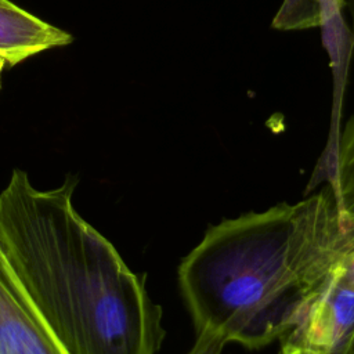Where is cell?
Listing matches in <instances>:
<instances>
[{"mask_svg":"<svg viewBox=\"0 0 354 354\" xmlns=\"http://www.w3.org/2000/svg\"><path fill=\"white\" fill-rule=\"evenodd\" d=\"M353 249L354 230L332 188L210 227L178 268L196 330L188 354H220L231 342L260 348L281 339Z\"/></svg>","mask_w":354,"mask_h":354,"instance_id":"6da1fadb","label":"cell"},{"mask_svg":"<svg viewBox=\"0 0 354 354\" xmlns=\"http://www.w3.org/2000/svg\"><path fill=\"white\" fill-rule=\"evenodd\" d=\"M77 177L37 189L14 169L0 192V253L66 354H156L162 308L116 248L75 209Z\"/></svg>","mask_w":354,"mask_h":354,"instance_id":"7a4b0ae2","label":"cell"},{"mask_svg":"<svg viewBox=\"0 0 354 354\" xmlns=\"http://www.w3.org/2000/svg\"><path fill=\"white\" fill-rule=\"evenodd\" d=\"M342 268L307 300L279 354H344L354 333V286Z\"/></svg>","mask_w":354,"mask_h":354,"instance_id":"3957f363","label":"cell"},{"mask_svg":"<svg viewBox=\"0 0 354 354\" xmlns=\"http://www.w3.org/2000/svg\"><path fill=\"white\" fill-rule=\"evenodd\" d=\"M0 354H66L22 293L1 253Z\"/></svg>","mask_w":354,"mask_h":354,"instance_id":"277c9868","label":"cell"},{"mask_svg":"<svg viewBox=\"0 0 354 354\" xmlns=\"http://www.w3.org/2000/svg\"><path fill=\"white\" fill-rule=\"evenodd\" d=\"M72 41L69 32L35 17L11 0H0V58L6 65L15 66L41 51Z\"/></svg>","mask_w":354,"mask_h":354,"instance_id":"5b68a950","label":"cell"},{"mask_svg":"<svg viewBox=\"0 0 354 354\" xmlns=\"http://www.w3.org/2000/svg\"><path fill=\"white\" fill-rule=\"evenodd\" d=\"M332 191L340 216L354 230V115L340 134L336 152V170Z\"/></svg>","mask_w":354,"mask_h":354,"instance_id":"8992f818","label":"cell"},{"mask_svg":"<svg viewBox=\"0 0 354 354\" xmlns=\"http://www.w3.org/2000/svg\"><path fill=\"white\" fill-rule=\"evenodd\" d=\"M322 21L324 4L321 0H285L274 19V25L281 29H299Z\"/></svg>","mask_w":354,"mask_h":354,"instance_id":"52a82bcc","label":"cell"},{"mask_svg":"<svg viewBox=\"0 0 354 354\" xmlns=\"http://www.w3.org/2000/svg\"><path fill=\"white\" fill-rule=\"evenodd\" d=\"M342 275L348 283H351L354 286V249L350 252V254L347 256V259L343 264Z\"/></svg>","mask_w":354,"mask_h":354,"instance_id":"ba28073f","label":"cell"},{"mask_svg":"<svg viewBox=\"0 0 354 354\" xmlns=\"http://www.w3.org/2000/svg\"><path fill=\"white\" fill-rule=\"evenodd\" d=\"M344 354H354V333H353V336H351V340H350V343H348V346H347Z\"/></svg>","mask_w":354,"mask_h":354,"instance_id":"9c48e42d","label":"cell"},{"mask_svg":"<svg viewBox=\"0 0 354 354\" xmlns=\"http://www.w3.org/2000/svg\"><path fill=\"white\" fill-rule=\"evenodd\" d=\"M4 66H6V62H4V59H1V58H0V76H1V72H3Z\"/></svg>","mask_w":354,"mask_h":354,"instance_id":"30bf717a","label":"cell"},{"mask_svg":"<svg viewBox=\"0 0 354 354\" xmlns=\"http://www.w3.org/2000/svg\"><path fill=\"white\" fill-rule=\"evenodd\" d=\"M336 1H337V0H336Z\"/></svg>","mask_w":354,"mask_h":354,"instance_id":"8fae6325","label":"cell"}]
</instances>
